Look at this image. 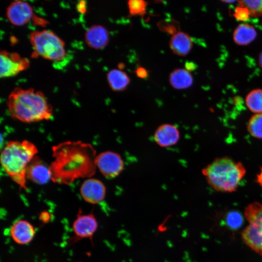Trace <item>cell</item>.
Instances as JSON below:
<instances>
[{"mask_svg":"<svg viewBox=\"0 0 262 262\" xmlns=\"http://www.w3.org/2000/svg\"><path fill=\"white\" fill-rule=\"evenodd\" d=\"M7 106L13 119L25 123L49 120L53 115L44 94L32 88H15L8 96Z\"/></svg>","mask_w":262,"mask_h":262,"instance_id":"7a4b0ae2","label":"cell"},{"mask_svg":"<svg viewBox=\"0 0 262 262\" xmlns=\"http://www.w3.org/2000/svg\"><path fill=\"white\" fill-rule=\"evenodd\" d=\"M196 66L195 63L192 62H186L185 64V69L190 72L194 70Z\"/></svg>","mask_w":262,"mask_h":262,"instance_id":"f546056e","label":"cell"},{"mask_svg":"<svg viewBox=\"0 0 262 262\" xmlns=\"http://www.w3.org/2000/svg\"><path fill=\"white\" fill-rule=\"evenodd\" d=\"M6 16L12 24L22 26L29 22L33 17V8L26 1H14L7 8Z\"/></svg>","mask_w":262,"mask_h":262,"instance_id":"8fae6325","label":"cell"},{"mask_svg":"<svg viewBox=\"0 0 262 262\" xmlns=\"http://www.w3.org/2000/svg\"><path fill=\"white\" fill-rule=\"evenodd\" d=\"M226 222L230 228L236 229L242 225L243 218L240 213L232 211L228 214L226 217Z\"/></svg>","mask_w":262,"mask_h":262,"instance_id":"cb8c5ba5","label":"cell"},{"mask_svg":"<svg viewBox=\"0 0 262 262\" xmlns=\"http://www.w3.org/2000/svg\"><path fill=\"white\" fill-rule=\"evenodd\" d=\"M53 161L49 165L50 180L68 185L81 178H92L96 173V151L90 143L66 141L52 147Z\"/></svg>","mask_w":262,"mask_h":262,"instance_id":"6da1fadb","label":"cell"},{"mask_svg":"<svg viewBox=\"0 0 262 262\" xmlns=\"http://www.w3.org/2000/svg\"><path fill=\"white\" fill-rule=\"evenodd\" d=\"M127 5L129 16H144L146 14L147 2L143 0H130L128 1Z\"/></svg>","mask_w":262,"mask_h":262,"instance_id":"603a6c76","label":"cell"},{"mask_svg":"<svg viewBox=\"0 0 262 262\" xmlns=\"http://www.w3.org/2000/svg\"><path fill=\"white\" fill-rule=\"evenodd\" d=\"M246 173L242 163L228 156L214 159L202 170L209 186L222 193L236 191Z\"/></svg>","mask_w":262,"mask_h":262,"instance_id":"277c9868","label":"cell"},{"mask_svg":"<svg viewBox=\"0 0 262 262\" xmlns=\"http://www.w3.org/2000/svg\"><path fill=\"white\" fill-rule=\"evenodd\" d=\"M246 129L252 137L262 139V114L253 115L248 119Z\"/></svg>","mask_w":262,"mask_h":262,"instance_id":"44dd1931","label":"cell"},{"mask_svg":"<svg viewBox=\"0 0 262 262\" xmlns=\"http://www.w3.org/2000/svg\"><path fill=\"white\" fill-rule=\"evenodd\" d=\"M30 40L35 55L54 62H61L66 57L65 42L50 30L33 32Z\"/></svg>","mask_w":262,"mask_h":262,"instance_id":"5b68a950","label":"cell"},{"mask_svg":"<svg viewBox=\"0 0 262 262\" xmlns=\"http://www.w3.org/2000/svg\"><path fill=\"white\" fill-rule=\"evenodd\" d=\"M135 74L139 78L146 79L148 77L147 70L143 67L139 66L135 71Z\"/></svg>","mask_w":262,"mask_h":262,"instance_id":"4316f807","label":"cell"},{"mask_svg":"<svg viewBox=\"0 0 262 262\" xmlns=\"http://www.w3.org/2000/svg\"><path fill=\"white\" fill-rule=\"evenodd\" d=\"M85 40L89 47L96 49H102L109 43V33L102 25H94L86 30Z\"/></svg>","mask_w":262,"mask_h":262,"instance_id":"5bb4252c","label":"cell"},{"mask_svg":"<svg viewBox=\"0 0 262 262\" xmlns=\"http://www.w3.org/2000/svg\"><path fill=\"white\" fill-rule=\"evenodd\" d=\"M171 86L176 89L189 88L193 83V77L190 72L185 68H177L173 70L169 76Z\"/></svg>","mask_w":262,"mask_h":262,"instance_id":"ac0fdd59","label":"cell"},{"mask_svg":"<svg viewBox=\"0 0 262 262\" xmlns=\"http://www.w3.org/2000/svg\"><path fill=\"white\" fill-rule=\"evenodd\" d=\"M26 176L28 180L34 183L45 184L50 180L49 166L36 155L27 167Z\"/></svg>","mask_w":262,"mask_h":262,"instance_id":"4fadbf2b","label":"cell"},{"mask_svg":"<svg viewBox=\"0 0 262 262\" xmlns=\"http://www.w3.org/2000/svg\"><path fill=\"white\" fill-rule=\"evenodd\" d=\"M257 36V31L255 27L247 23H242L234 30L233 41L238 46H247L253 42Z\"/></svg>","mask_w":262,"mask_h":262,"instance_id":"e0dca14e","label":"cell"},{"mask_svg":"<svg viewBox=\"0 0 262 262\" xmlns=\"http://www.w3.org/2000/svg\"><path fill=\"white\" fill-rule=\"evenodd\" d=\"M244 215L248 225L243 230V240L253 251L262 255V204L257 201L249 204Z\"/></svg>","mask_w":262,"mask_h":262,"instance_id":"8992f818","label":"cell"},{"mask_svg":"<svg viewBox=\"0 0 262 262\" xmlns=\"http://www.w3.org/2000/svg\"><path fill=\"white\" fill-rule=\"evenodd\" d=\"M222 2L226 3H233L235 2H236L237 1L236 0H221Z\"/></svg>","mask_w":262,"mask_h":262,"instance_id":"1f68e13d","label":"cell"},{"mask_svg":"<svg viewBox=\"0 0 262 262\" xmlns=\"http://www.w3.org/2000/svg\"><path fill=\"white\" fill-rule=\"evenodd\" d=\"M237 2L240 6L248 10L250 16L262 17V0H241Z\"/></svg>","mask_w":262,"mask_h":262,"instance_id":"7402d4cb","label":"cell"},{"mask_svg":"<svg viewBox=\"0 0 262 262\" xmlns=\"http://www.w3.org/2000/svg\"><path fill=\"white\" fill-rule=\"evenodd\" d=\"M233 15L236 20L243 23L246 21L250 16L248 10L246 7L240 5L235 8Z\"/></svg>","mask_w":262,"mask_h":262,"instance_id":"d4e9b609","label":"cell"},{"mask_svg":"<svg viewBox=\"0 0 262 262\" xmlns=\"http://www.w3.org/2000/svg\"><path fill=\"white\" fill-rule=\"evenodd\" d=\"M96 166L104 176L114 178L123 170L124 162L118 154L113 151H106L97 156Z\"/></svg>","mask_w":262,"mask_h":262,"instance_id":"9c48e42d","label":"cell"},{"mask_svg":"<svg viewBox=\"0 0 262 262\" xmlns=\"http://www.w3.org/2000/svg\"><path fill=\"white\" fill-rule=\"evenodd\" d=\"M98 228V221L93 211L84 213L79 210L72 224L73 236L68 241V244L71 246L85 239H89L92 243Z\"/></svg>","mask_w":262,"mask_h":262,"instance_id":"52a82bcc","label":"cell"},{"mask_svg":"<svg viewBox=\"0 0 262 262\" xmlns=\"http://www.w3.org/2000/svg\"><path fill=\"white\" fill-rule=\"evenodd\" d=\"M39 219L43 224H47L51 220V214L47 211H43L39 214Z\"/></svg>","mask_w":262,"mask_h":262,"instance_id":"484cf974","label":"cell"},{"mask_svg":"<svg viewBox=\"0 0 262 262\" xmlns=\"http://www.w3.org/2000/svg\"><path fill=\"white\" fill-rule=\"evenodd\" d=\"M0 77L6 78L16 75L26 69L30 65L27 58L19 54L1 50L0 53Z\"/></svg>","mask_w":262,"mask_h":262,"instance_id":"ba28073f","label":"cell"},{"mask_svg":"<svg viewBox=\"0 0 262 262\" xmlns=\"http://www.w3.org/2000/svg\"><path fill=\"white\" fill-rule=\"evenodd\" d=\"M78 11L81 13H84L86 11V3L85 1H80L78 2L77 5Z\"/></svg>","mask_w":262,"mask_h":262,"instance_id":"83f0119b","label":"cell"},{"mask_svg":"<svg viewBox=\"0 0 262 262\" xmlns=\"http://www.w3.org/2000/svg\"><path fill=\"white\" fill-rule=\"evenodd\" d=\"M9 234L16 244L27 245L34 239L36 230L34 226L28 220L20 219L13 223L9 229Z\"/></svg>","mask_w":262,"mask_h":262,"instance_id":"7c38bea8","label":"cell"},{"mask_svg":"<svg viewBox=\"0 0 262 262\" xmlns=\"http://www.w3.org/2000/svg\"><path fill=\"white\" fill-rule=\"evenodd\" d=\"M118 67L119 69L122 70L124 67V65L123 63H120L118 64Z\"/></svg>","mask_w":262,"mask_h":262,"instance_id":"d6a6232c","label":"cell"},{"mask_svg":"<svg viewBox=\"0 0 262 262\" xmlns=\"http://www.w3.org/2000/svg\"><path fill=\"white\" fill-rule=\"evenodd\" d=\"M258 62L259 67L262 69V50L258 56Z\"/></svg>","mask_w":262,"mask_h":262,"instance_id":"4dcf8cb0","label":"cell"},{"mask_svg":"<svg viewBox=\"0 0 262 262\" xmlns=\"http://www.w3.org/2000/svg\"><path fill=\"white\" fill-rule=\"evenodd\" d=\"M107 79L110 87L117 92L126 89L130 82L127 74L119 69L110 70L107 74Z\"/></svg>","mask_w":262,"mask_h":262,"instance_id":"d6986e66","label":"cell"},{"mask_svg":"<svg viewBox=\"0 0 262 262\" xmlns=\"http://www.w3.org/2000/svg\"><path fill=\"white\" fill-rule=\"evenodd\" d=\"M38 152L35 145L26 140L9 141L1 151V165L20 190H27V167Z\"/></svg>","mask_w":262,"mask_h":262,"instance_id":"3957f363","label":"cell"},{"mask_svg":"<svg viewBox=\"0 0 262 262\" xmlns=\"http://www.w3.org/2000/svg\"><path fill=\"white\" fill-rule=\"evenodd\" d=\"M247 109L255 114H262V89L256 88L249 92L245 97Z\"/></svg>","mask_w":262,"mask_h":262,"instance_id":"ffe728a7","label":"cell"},{"mask_svg":"<svg viewBox=\"0 0 262 262\" xmlns=\"http://www.w3.org/2000/svg\"><path fill=\"white\" fill-rule=\"evenodd\" d=\"M82 198L87 203L97 204L102 202L105 197L106 188L100 180L90 178L86 179L80 188Z\"/></svg>","mask_w":262,"mask_h":262,"instance_id":"30bf717a","label":"cell"},{"mask_svg":"<svg viewBox=\"0 0 262 262\" xmlns=\"http://www.w3.org/2000/svg\"><path fill=\"white\" fill-rule=\"evenodd\" d=\"M169 46L174 54L179 56L187 55L193 47V41L186 33L179 31L171 36Z\"/></svg>","mask_w":262,"mask_h":262,"instance_id":"2e32d148","label":"cell"},{"mask_svg":"<svg viewBox=\"0 0 262 262\" xmlns=\"http://www.w3.org/2000/svg\"></svg>","mask_w":262,"mask_h":262,"instance_id":"836d02e7","label":"cell"},{"mask_svg":"<svg viewBox=\"0 0 262 262\" xmlns=\"http://www.w3.org/2000/svg\"><path fill=\"white\" fill-rule=\"evenodd\" d=\"M154 138L156 143L160 147H167L174 145L178 142L180 133L175 126L165 124L157 128Z\"/></svg>","mask_w":262,"mask_h":262,"instance_id":"9a60e30c","label":"cell"},{"mask_svg":"<svg viewBox=\"0 0 262 262\" xmlns=\"http://www.w3.org/2000/svg\"><path fill=\"white\" fill-rule=\"evenodd\" d=\"M256 182L262 188V165L260 167V171L256 175Z\"/></svg>","mask_w":262,"mask_h":262,"instance_id":"f1b7e54d","label":"cell"}]
</instances>
